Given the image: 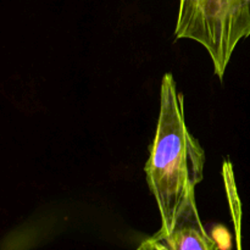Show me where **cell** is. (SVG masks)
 Listing matches in <instances>:
<instances>
[{
  "instance_id": "6da1fadb",
  "label": "cell",
  "mask_w": 250,
  "mask_h": 250,
  "mask_svg": "<svg viewBox=\"0 0 250 250\" xmlns=\"http://www.w3.org/2000/svg\"><path fill=\"white\" fill-rule=\"evenodd\" d=\"M205 151L188 129L183 95L171 73L160 87V111L146 171V185L158 205L161 227L170 229L188 197L204 178Z\"/></svg>"
},
{
  "instance_id": "3957f363",
  "label": "cell",
  "mask_w": 250,
  "mask_h": 250,
  "mask_svg": "<svg viewBox=\"0 0 250 250\" xmlns=\"http://www.w3.org/2000/svg\"><path fill=\"white\" fill-rule=\"evenodd\" d=\"M137 250H219L216 241L205 229L195 200V192L176 216L170 229L160 227L153 236L144 239Z\"/></svg>"
},
{
  "instance_id": "277c9868",
  "label": "cell",
  "mask_w": 250,
  "mask_h": 250,
  "mask_svg": "<svg viewBox=\"0 0 250 250\" xmlns=\"http://www.w3.org/2000/svg\"><path fill=\"white\" fill-rule=\"evenodd\" d=\"M239 250H241V249H239Z\"/></svg>"
},
{
  "instance_id": "7a4b0ae2",
  "label": "cell",
  "mask_w": 250,
  "mask_h": 250,
  "mask_svg": "<svg viewBox=\"0 0 250 250\" xmlns=\"http://www.w3.org/2000/svg\"><path fill=\"white\" fill-rule=\"evenodd\" d=\"M175 37L204 46L222 80L236 46L250 37V0H180Z\"/></svg>"
}]
</instances>
